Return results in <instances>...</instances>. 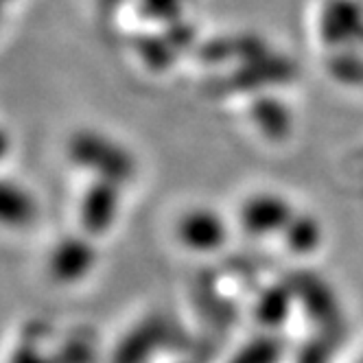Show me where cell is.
<instances>
[{
  "label": "cell",
  "mask_w": 363,
  "mask_h": 363,
  "mask_svg": "<svg viewBox=\"0 0 363 363\" xmlns=\"http://www.w3.org/2000/svg\"><path fill=\"white\" fill-rule=\"evenodd\" d=\"M68 158L96 179H108L114 184H127L136 173V162L121 145L96 132H79L68 143Z\"/></svg>",
  "instance_id": "6da1fadb"
},
{
  "label": "cell",
  "mask_w": 363,
  "mask_h": 363,
  "mask_svg": "<svg viewBox=\"0 0 363 363\" xmlns=\"http://www.w3.org/2000/svg\"><path fill=\"white\" fill-rule=\"evenodd\" d=\"M96 265V250L86 237H64L50 252L48 274L60 284L84 280Z\"/></svg>",
  "instance_id": "7a4b0ae2"
},
{
  "label": "cell",
  "mask_w": 363,
  "mask_h": 363,
  "mask_svg": "<svg viewBox=\"0 0 363 363\" xmlns=\"http://www.w3.org/2000/svg\"><path fill=\"white\" fill-rule=\"evenodd\" d=\"M121 208V186L108 179H96L82 199V223L88 235H106L114 225Z\"/></svg>",
  "instance_id": "3957f363"
},
{
  "label": "cell",
  "mask_w": 363,
  "mask_h": 363,
  "mask_svg": "<svg viewBox=\"0 0 363 363\" xmlns=\"http://www.w3.org/2000/svg\"><path fill=\"white\" fill-rule=\"evenodd\" d=\"M177 237L182 243L193 250L208 252L223 243L225 228L221 217L211 211H191L179 219Z\"/></svg>",
  "instance_id": "277c9868"
},
{
  "label": "cell",
  "mask_w": 363,
  "mask_h": 363,
  "mask_svg": "<svg viewBox=\"0 0 363 363\" xmlns=\"http://www.w3.org/2000/svg\"><path fill=\"white\" fill-rule=\"evenodd\" d=\"M164 335L167 326L158 318L138 324L121 340L118 348L112 354V363H145L155 352V348L160 346Z\"/></svg>",
  "instance_id": "5b68a950"
},
{
  "label": "cell",
  "mask_w": 363,
  "mask_h": 363,
  "mask_svg": "<svg viewBox=\"0 0 363 363\" xmlns=\"http://www.w3.org/2000/svg\"><path fill=\"white\" fill-rule=\"evenodd\" d=\"M40 213L38 199L29 189L11 179H0V225L29 228Z\"/></svg>",
  "instance_id": "8992f818"
},
{
  "label": "cell",
  "mask_w": 363,
  "mask_h": 363,
  "mask_svg": "<svg viewBox=\"0 0 363 363\" xmlns=\"http://www.w3.org/2000/svg\"><path fill=\"white\" fill-rule=\"evenodd\" d=\"M53 357L57 363H96V342L88 333H72Z\"/></svg>",
  "instance_id": "52a82bcc"
},
{
  "label": "cell",
  "mask_w": 363,
  "mask_h": 363,
  "mask_svg": "<svg viewBox=\"0 0 363 363\" xmlns=\"http://www.w3.org/2000/svg\"><path fill=\"white\" fill-rule=\"evenodd\" d=\"M282 215H284L282 203L276 197L252 199L245 208V221H247V228L252 230H269L274 228V223L280 221Z\"/></svg>",
  "instance_id": "ba28073f"
},
{
  "label": "cell",
  "mask_w": 363,
  "mask_h": 363,
  "mask_svg": "<svg viewBox=\"0 0 363 363\" xmlns=\"http://www.w3.org/2000/svg\"><path fill=\"white\" fill-rule=\"evenodd\" d=\"M9 363H57V361H55V357L44 354V352L38 348V344H33V342L27 340V342L20 344V346L11 352Z\"/></svg>",
  "instance_id": "9c48e42d"
},
{
  "label": "cell",
  "mask_w": 363,
  "mask_h": 363,
  "mask_svg": "<svg viewBox=\"0 0 363 363\" xmlns=\"http://www.w3.org/2000/svg\"><path fill=\"white\" fill-rule=\"evenodd\" d=\"M9 147H11V143H9V136L3 132V129H0V160H5V155H7Z\"/></svg>",
  "instance_id": "30bf717a"
}]
</instances>
